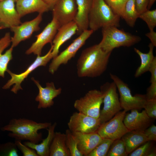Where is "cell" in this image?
Here are the masks:
<instances>
[{
    "label": "cell",
    "mask_w": 156,
    "mask_h": 156,
    "mask_svg": "<svg viewBox=\"0 0 156 156\" xmlns=\"http://www.w3.org/2000/svg\"><path fill=\"white\" fill-rule=\"evenodd\" d=\"M111 53L104 51L98 44L83 50L77 62L78 77L93 78L100 76L107 69Z\"/></svg>",
    "instance_id": "6da1fadb"
},
{
    "label": "cell",
    "mask_w": 156,
    "mask_h": 156,
    "mask_svg": "<svg viewBox=\"0 0 156 156\" xmlns=\"http://www.w3.org/2000/svg\"><path fill=\"white\" fill-rule=\"evenodd\" d=\"M51 124L49 122H37L24 118H13L2 127L1 130L10 132L8 136L15 140H26L38 144L42 139V133H38V130L47 129Z\"/></svg>",
    "instance_id": "7a4b0ae2"
},
{
    "label": "cell",
    "mask_w": 156,
    "mask_h": 156,
    "mask_svg": "<svg viewBox=\"0 0 156 156\" xmlns=\"http://www.w3.org/2000/svg\"><path fill=\"white\" fill-rule=\"evenodd\" d=\"M120 17L104 0H93L88 16L89 27L94 32L109 26H120Z\"/></svg>",
    "instance_id": "3957f363"
},
{
    "label": "cell",
    "mask_w": 156,
    "mask_h": 156,
    "mask_svg": "<svg viewBox=\"0 0 156 156\" xmlns=\"http://www.w3.org/2000/svg\"><path fill=\"white\" fill-rule=\"evenodd\" d=\"M102 38L98 44L104 51L112 52L114 49L120 47H130L139 42L140 36L132 35L114 26L102 28Z\"/></svg>",
    "instance_id": "277c9868"
},
{
    "label": "cell",
    "mask_w": 156,
    "mask_h": 156,
    "mask_svg": "<svg viewBox=\"0 0 156 156\" xmlns=\"http://www.w3.org/2000/svg\"><path fill=\"white\" fill-rule=\"evenodd\" d=\"M117 89L114 81L106 82L100 87V90L103 94V103L99 117L101 124L109 120L122 109Z\"/></svg>",
    "instance_id": "5b68a950"
},
{
    "label": "cell",
    "mask_w": 156,
    "mask_h": 156,
    "mask_svg": "<svg viewBox=\"0 0 156 156\" xmlns=\"http://www.w3.org/2000/svg\"><path fill=\"white\" fill-rule=\"evenodd\" d=\"M110 76L118 90L122 109L126 112L133 109L138 110L144 108L147 100L145 94H136L133 96L127 84L116 75L110 73Z\"/></svg>",
    "instance_id": "8992f818"
},
{
    "label": "cell",
    "mask_w": 156,
    "mask_h": 156,
    "mask_svg": "<svg viewBox=\"0 0 156 156\" xmlns=\"http://www.w3.org/2000/svg\"><path fill=\"white\" fill-rule=\"evenodd\" d=\"M103 99V94L100 90H92L88 91L83 97L76 100L74 107L78 112L99 118Z\"/></svg>",
    "instance_id": "52a82bcc"
},
{
    "label": "cell",
    "mask_w": 156,
    "mask_h": 156,
    "mask_svg": "<svg viewBox=\"0 0 156 156\" xmlns=\"http://www.w3.org/2000/svg\"><path fill=\"white\" fill-rule=\"evenodd\" d=\"M93 32L90 29L84 31L65 50L53 58L49 66V72L53 74L61 65L67 64L75 56L77 51L85 44L86 40Z\"/></svg>",
    "instance_id": "ba28073f"
},
{
    "label": "cell",
    "mask_w": 156,
    "mask_h": 156,
    "mask_svg": "<svg viewBox=\"0 0 156 156\" xmlns=\"http://www.w3.org/2000/svg\"><path fill=\"white\" fill-rule=\"evenodd\" d=\"M53 46L52 44L51 47L46 54L43 56L37 55L34 62L31 64L26 70L23 72L18 74L12 73L10 70L8 69L7 71L10 75L11 78L3 87V88L6 89L10 88L14 84L11 91L15 94H16L18 90H22L21 83L26 78L28 75L33 71L39 66H45L50 60L53 58L52 51Z\"/></svg>",
    "instance_id": "9c48e42d"
},
{
    "label": "cell",
    "mask_w": 156,
    "mask_h": 156,
    "mask_svg": "<svg viewBox=\"0 0 156 156\" xmlns=\"http://www.w3.org/2000/svg\"><path fill=\"white\" fill-rule=\"evenodd\" d=\"M126 114L124 110L119 112L109 120L101 124L97 133L102 138L113 140L121 138L129 131L123 122Z\"/></svg>",
    "instance_id": "30bf717a"
},
{
    "label": "cell",
    "mask_w": 156,
    "mask_h": 156,
    "mask_svg": "<svg viewBox=\"0 0 156 156\" xmlns=\"http://www.w3.org/2000/svg\"><path fill=\"white\" fill-rule=\"evenodd\" d=\"M101 123L99 118H96L78 112L73 113L68 123L72 132L89 133L97 132Z\"/></svg>",
    "instance_id": "8fae6325"
},
{
    "label": "cell",
    "mask_w": 156,
    "mask_h": 156,
    "mask_svg": "<svg viewBox=\"0 0 156 156\" xmlns=\"http://www.w3.org/2000/svg\"><path fill=\"white\" fill-rule=\"evenodd\" d=\"M60 27L58 21L52 18L51 22L45 27L39 34L36 36V40L25 52L29 55L32 53L41 55L42 49L47 44H52L53 40L57 31Z\"/></svg>",
    "instance_id": "7c38bea8"
},
{
    "label": "cell",
    "mask_w": 156,
    "mask_h": 156,
    "mask_svg": "<svg viewBox=\"0 0 156 156\" xmlns=\"http://www.w3.org/2000/svg\"><path fill=\"white\" fill-rule=\"evenodd\" d=\"M42 14L39 13L32 20L10 28L14 33L13 36L11 38V47L13 48L16 47L21 42L30 38L34 32L40 29L39 25L42 20Z\"/></svg>",
    "instance_id": "4fadbf2b"
},
{
    "label": "cell",
    "mask_w": 156,
    "mask_h": 156,
    "mask_svg": "<svg viewBox=\"0 0 156 156\" xmlns=\"http://www.w3.org/2000/svg\"><path fill=\"white\" fill-rule=\"evenodd\" d=\"M52 10L53 18L61 26L74 21L77 11L76 0H59Z\"/></svg>",
    "instance_id": "5bb4252c"
},
{
    "label": "cell",
    "mask_w": 156,
    "mask_h": 156,
    "mask_svg": "<svg viewBox=\"0 0 156 156\" xmlns=\"http://www.w3.org/2000/svg\"><path fill=\"white\" fill-rule=\"evenodd\" d=\"M13 0L0 1V21L5 28H10L21 23V16L17 11Z\"/></svg>",
    "instance_id": "9a60e30c"
},
{
    "label": "cell",
    "mask_w": 156,
    "mask_h": 156,
    "mask_svg": "<svg viewBox=\"0 0 156 156\" xmlns=\"http://www.w3.org/2000/svg\"><path fill=\"white\" fill-rule=\"evenodd\" d=\"M31 79L39 89L38 94L35 98L36 101L39 102L38 108H46L53 106L54 103L53 99L61 93L62 88L56 89L53 82L47 83L46 87L43 88L34 78Z\"/></svg>",
    "instance_id": "2e32d148"
},
{
    "label": "cell",
    "mask_w": 156,
    "mask_h": 156,
    "mask_svg": "<svg viewBox=\"0 0 156 156\" xmlns=\"http://www.w3.org/2000/svg\"><path fill=\"white\" fill-rule=\"evenodd\" d=\"M131 111L130 113L126 114L123 120L129 131H144L150 126L152 118L148 116L144 110L141 112L137 109Z\"/></svg>",
    "instance_id": "e0dca14e"
},
{
    "label": "cell",
    "mask_w": 156,
    "mask_h": 156,
    "mask_svg": "<svg viewBox=\"0 0 156 156\" xmlns=\"http://www.w3.org/2000/svg\"><path fill=\"white\" fill-rule=\"evenodd\" d=\"M77 25L74 21L63 25L59 27L52 41L53 58L58 55L61 45L77 33Z\"/></svg>",
    "instance_id": "ac0fdd59"
},
{
    "label": "cell",
    "mask_w": 156,
    "mask_h": 156,
    "mask_svg": "<svg viewBox=\"0 0 156 156\" xmlns=\"http://www.w3.org/2000/svg\"><path fill=\"white\" fill-rule=\"evenodd\" d=\"M72 133L77 140L78 148L83 156H87L103 139L97 132L89 133Z\"/></svg>",
    "instance_id": "d6986e66"
},
{
    "label": "cell",
    "mask_w": 156,
    "mask_h": 156,
    "mask_svg": "<svg viewBox=\"0 0 156 156\" xmlns=\"http://www.w3.org/2000/svg\"><path fill=\"white\" fill-rule=\"evenodd\" d=\"M77 11L74 20L76 24L77 34L80 35L89 27L88 16L93 0H75Z\"/></svg>",
    "instance_id": "ffe728a7"
},
{
    "label": "cell",
    "mask_w": 156,
    "mask_h": 156,
    "mask_svg": "<svg viewBox=\"0 0 156 156\" xmlns=\"http://www.w3.org/2000/svg\"><path fill=\"white\" fill-rule=\"evenodd\" d=\"M16 8L21 17L35 12L42 14L50 10L43 0H18Z\"/></svg>",
    "instance_id": "44dd1931"
},
{
    "label": "cell",
    "mask_w": 156,
    "mask_h": 156,
    "mask_svg": "<svg viewBox=\"0 0 156 156\" xmlns=\"http://www.w3.org/2000/svg\"><path fill=\"white\" fill-rule=\"evenodd\" d=\"M10 34L8 32L0 39V77L3 78L5 71L8 70V66L10 61L12 59L13 48L11 47L5 53L2 54L4 50L11 42Z\"/></svg>",
    "instance_id": "7402d4cb"
},
{
    "label": "cell",
    "mask_w": 156,
    "mask_h": 156,
    "mask_svg": "<svg viewBox=\"0 0 156 156\" xmlns=\"http://www.w3.org/2000/svg\"><path fill=\"white\" fill-rule=\"evenodd\" d=\"M128 154L148 141L144 131H129L121 138Z\"/></svg>",
    "instance_id": "603a6c76"
},
{
    "label": "cell",
    "mask_w": 156,
    "mask_h": 156,
    "mask_svg": "<svg viewBox=\"0 0 156 156\" xmlns=\"http://www.w3.org/2000/svg\"><path fill=\"white\" fill-rule=\"evenodd\" d=\"M56 125L57 123L55 122L47 129L48 131V135L45 138L42 139L40 143L35 144L26 141L24 142L23 144L35 150L39 156H49L50 147Z\"/></svg>",
    "instance_id": "cb8c5ba5"
},
{
    "label": "cell",
    "mask_w": 156,
    "mask_h": 156,
    "mask_svg": "<svg viewBox=\"0 0 156 156\" xmlns=\"http://www.w3.org/2000/svg\"><path fill=\"white\" fill-rule=\"evenodd\" d=\"M50 156H70L66 144V135L55 132L49 149Z\"/></svg>",
    "instance_id": "d4e9b609"
},
{
    "label": "cell",
    "mask_w": 156,
    "mask_h": 156,
    "mask_svg": "<svg viewBox=\"0 0 156 156\" xmlns=\"http://www.w3.org/2000/svg\"><path fill=\"white\" fill-rule=\"evenodd\" d=\"M148 47L149 51L147 53H143L136 48H134V51L140 56L141 62L140 65L137 68L134 75L136 78L139 77L148 71L155 58L153 53L154 46L150 42L148 45Z\"/></svg>",
    "instance_id": "484cf974"
},
{
    "label": "cell",
    "mask_w": 156,
    "mask_h": 156,
    "mask_svg": "<svg viewBox=\"0 0 156 156\" xmlns=\"http://www.w3.org/2000/svg\"><path fill=\"white\" fill-rule=\"evenodd\" d=\"M139 15L136 9L135 0H128L125 5L121 17L130 27H133Z\"/></svg>",
    "instance_id": "4316f807"
},
{
    "label": "cell",
    "mask_w": 156,
    "mask_h": 156,
    "mask_svg": "<svg viewBox=\"0 0 156 156\" xmlns=\"http://www.w3.org/2000/svg\"><path fill=\"white\" fill-rule=\"evenodd\" d=\"M66 144L70 156H82L77 148V140L72 133L69 129L66 130Z\"/></svg>",
    "instance_id": "83f0119b"
},
{
    "label": "cell",
    "mask_w": 156,
    "mask_h": 156,
    "mask_svg": "<svg viewBox=\"0 0 156 156\" xmlns=\"http://www.w3.org/2000/svg\"><path fill=\"white\" fill-rule=\"evenodd\" d=\"M125 146L121 138L114 140L111 145L107 156H127Z\"/></svg>",
    "instance_id": "f1b7e54d"
},
{
    "label": "cell",
    "mask_w": 156,
    "mask_h": 156,
    "mask_svg": "<svg viewBox=\"0 0 156 156\" xmlns=\"http://www.w3.org/2000/svg\"><path fill=\"white\" fill-rule=\"evenodd\" d=\"M114 140L103 138L100 143L87 156H106L111 145Z\"/></svg>",
    "instance_id": "f546056e"
},
{
    "label": "cell",
    "mask_w": 156,
    "mask_h": 156,
    "mask_svg": "<svg viewBox=\"0 0 156 156\" xmlns=\"http://www.w3.org/2000/svg\"><path fill=\"white\" fill-rule=\"evenodd\" d=\"M138 18L145 22L150 30H154L156 26V10H147L139 14Z\"/></svg>",
    "instance_id": "4dcf8cb0"
},
{
    "label": "cell",
    "mask_w": 156,
    "mask_h": 156,
    "mask_svg": "<svg viewBox=\"0 0 156 156\" xmlns=\"http://www.w3.org/2000/svg\"><path fill=\"white\" fill-rule=\"evenodd\" d=\"M18 150L14 142H8L0 144V156H18Z\"/></svg>",
    "instance_id": "1f68e13d"
},
{
    "label": "cell",
    "mask_w": 156,
    "mask_h": 156,
    "mask_svg": "<svg viewBox=\"0 0 156 156\" xmlns=\"http://www.w3.org/2000/svg\"><path fill=\"white\" fill-rule=\"evenodd\" d=\"M151 141H148L139 146L129 154V156H148L152 149V145Z\"/></svg>",
    "instance_id": "d6a6232c"
},
{
    "label": "cell",
    "mask_w": 156,
    "mask_h": 156,
    "mask_svg": "<svg viewBox=\"0 0 156 156\" xmlns=\"http://www.w3.org/2000/svg\"><path fill=\"white\" fill-rule=\"evenodd\" d=\"M144 108L149 117L156 118V99L147 100Z\"/></svg>",
    "instance_id": "836d02e7"
},
{
    "label": "cell",
    "mask_w": 156,
    "mask_h": 156,
    "mask_svg": "<svg viewBox=\"0 0 156 156\" xmlns=\"http://www.w3.org/2000/svg\"><path fill=\"white\" fill-rule=\"evenodd\" d=\"M14 143L23 156H39L35 150L22 143L21 140H15Z\"/></svg>",
    "instance_id": "e575fe53"
},
{
    "label": "cell",
    "mask_w": 156,
    "mask_h": 156,
    "mask_svg": "<svg viewBox=\"0 0 156 156\" xmlns=\"http://www.w3.org/2000/svg\"><path fill=\"white\" fill-rule=\"evenodd\" d=\"M128 0H114L111 8L121 17L125 5Z\"/></svg>",
    "instance_id": "d590c367"
},
{
    "label": "cell",
    "mask_w": 156,
    "mask_h": 156,
    "mask_svg": "<svg viewBox=\"0 0 156 156\" xmlns=\"http://www.w3.org/2000/svg\"><path fill=\"white\" fill-rule=\"evenodd\" d=\"M149 0H135L136 11L140 14L147 10Z\"/></svg>",
    "instance_id": "8d00e7d4"
},
{
    "label": "cell",
    "mask_w": 156,
    "mask_h": 156,
    "mask_svg": "<svg viewBox=\"0 0 156 156\" xmlns=\"http://www.w3.org/2000/svg\"><path fill=\"white\" fill-rule=\"evenodd\" d=\"M144 132L148 141H156V127L154 124L148 127Z\"/></svg>",
    "instance_id": "74e56055"
},
{
    "label": "cell",
    "mask_w": 156,
    "mask_h": 156,
    "mask_svg": "<svg viewBox=\"0 0 156 156\" xmlns=\"http://www.w3.org/2000/svg\"><path fill=\"white\" fill-rule=\"evenodd\" d=\"M146 95L147 100L156 99V82L151 83L147 90Z\"/></svg>",
    "instance_id": "f35d334b"
},
{
    "label": "cell",
    "mask_w": 156,
    "mask_h": 156,
    "mask_svg": "<svg viewBox=\"0 0 156 156\" xmlns=\"http://www.w3.org/2000/svg\"><path fill=\"white\" fill-rule=\"evenodd\" d=\"M151 74V83L156 82V57H155L149 69Z\"/></svg>",
    "instance_id": "ab89813d"
},
{
    "label": "cell",
    "mask_w": 156,
    "mask_h": 156,
    "mask_svg": "<svg viewBox=\"0 0 156 156\" xmlns=\"http://www.w3.org/2000/svg\"><path fill=\"white\" fill-rule=\"evenodd\" d=\"M146 36L150 40L151 43L154 47L156 46V32L154 30H150V31L145 34Z\"/></svg>",
    "instance_id": "60d3db41"
},
{
    "label": "cell",
    "mask_w": 156,
    "mask_h": 156,
    "mask_svg": "<svg viewBox=\"0 0 156 156\" xmlns=\"http://www.w3.org/2000/svg\"><path fill=\"white\" fill-rule=\"evenodd\" d=\"M49 6L50 10H52L54 6L59 0H43Z\"/></svg>",
    "instance_id": "b9f144b4"
},
{
    "label": "cell",
    "mask_w": 156,
    "mask_h": 156,
    "mask_svg": "<svg viewBox=\"0 0 156 156\" xmlns=\"http://www.w3.org/2000/svg\"><path fill=\"white\" fill-rule=\"evenodd\" d=\"M156 0H149V3L147 7V9L149 10L155 3Z\"/></svg>",
    "instance_id": "7bdbcfd3"
},
{
    "label": "cell",
    "mask_w": 156,
    "mask_h": 156,
    "mask_svg": "<svg viewBox=\"0 0 156 156\" xmlns=\"http://www.w3.org/2000/svg\"><path fill=\"white\" fill-rule=\"evenodd\" d=\"M156 156V152L155 148L152 149L150 151L148 156Z\"/></svg>",
    "instance_id": "ee69618b"
},
{
    "label": "cell",
    "mask_w": 156,
    "mask_h": 156,
    "mask_svg": "<svg viewBox=\"0 0 156 156\" xmlns=\"http://www.w3.org/2000/svg\"><path fill=\"white\" fill-rule=\"evenodd\" d=\"M105 2L110 7H111L114 0H104Z\"/></svg>",
    "instance_id": "f6af8a7d"
},
{
    "label": "cell",
    "mask_w": 156,
    "mask_h": 156,
    "mask_svg": "<svg viewBox=\"0 0 156 156\" xmlns=\"http://www.w3.org/2000/svg\"><path fill=\"white\" fill-rule=\"evenodd\" d=\"M5 29V28L3 26H0V30Z\"/></svg>",
    "instance_id": "bcb514c9"
},
{
    "label": "cell",
    "mask_w": 156,
    "mask_h": 156,
    "mask_svg": "<svg viewBox=\"0 0 156 156\" xmlns=\"http://www.w3.org/2000/svg\"><path fill=\"white\" fill-rule=\"evenodd\" d=\"M15 2H16L18 0H13Z\"/></svg>",
    "instance_id": "7dc6e473"
},
{
    "label": "cell",
    "mask_w": 156,
    "mask_h": 156,
    "mask_svg": "<svg viewBox=\"0 0 156 156\" xmlns=\"http://www.w3.org/2000/svg\"><path fill=\"white\" fill-rule=\"evenodd\" d=\"M0 26H1V23L0 21Z\"/></svg>",
    "instance_id": "c3c4849f"
},
{
    "label": "cell",
    "mask_w": 156,
    "mask_h": 156,
    "mask_svg": "<svg viewBox=\"0 0 156 156\" xmlns=\"http://www.w3.org/2000/svg\"><path fill=\"white\" fill-rule=\"evenodd\" d=\"M3 0H0V1H3Z\"/></svg>",
    "instance_id": "681fc988"
}]
</instances>
